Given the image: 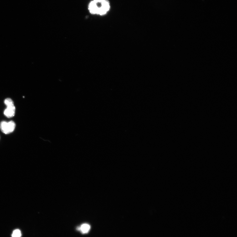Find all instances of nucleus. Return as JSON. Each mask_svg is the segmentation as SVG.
I'll return each mask as SVG.
<instances>
[{"label": "nucleus", "mask_w": 237, "mask_h": 237, "mask_svg": "<svg viewBox=\"0 0 237 237\" xmlns=\"http://www.w3.org/2000/svg\"><path fill=\"white\" fill-rule=\"evenodd\" d=\"M15 127L16 124L13 121L9 122L2 121L0 124V129L2 132L5 134H9L13 132Z\"/></svg>", "instance_id": "f257e3e1"}, {"label": "nucleus", "mask_w": 237, "mask_h": 237, "mask_svg": "<svg viewBox=\"0 0 237 237\" xmlns=\"http://www.w3.org/2000/svg\"><path fill=\"white\" fill-rule=\"evenodd\" d=\"M15 110L14 105L7 107L4 112V115L8 118H12L15 115Z\"/></svg>", "instance_id": "f03ea898"}, {"label": "nucleus", "mask_w": 237, "mask_h": 237, "mask_svg": "<svg viewBox=\"0 0 237 237\" xmlns=\"http://www.w3.org/2000/svg\"><path fill=\"white\" fill-rule=\"evenodd\" d=\"M90 226L88 224H84L78 227L77 229L80 231L83 234H86L88 233L90 229Z\"/></svg>", "instance_id": "7ed1b4c3"}, {"label": "nucleus", "mask_w": 237, "mask_h": 237, "mask_svg": "<svg viewBox=\"0 0 237 237\" xmlns=\"http://www.w3.org/2000/svg\"><path fill=\"white\" fill-rule=\"evenodd\" d=\"M4 103L7 107L14 105L13 100L9 98L5 99L4 100Z\"/></svg>", "instance_id": "20e7f679"}, {"label": "nucleus", "mask_w": 237, "mask_h": 237, "mask_svg": "<svg viewBox=\"0 0 237 237\" xmlns=\"http://www.w3.org/2000/svg\"><path fill=\"white\" fill-rule=\"evenodd\" d=\"M21 231L18 229L16 230L13 231L12 237H21Z\"/></svg>", "instance_id": "39448f33"}]
</instances>
